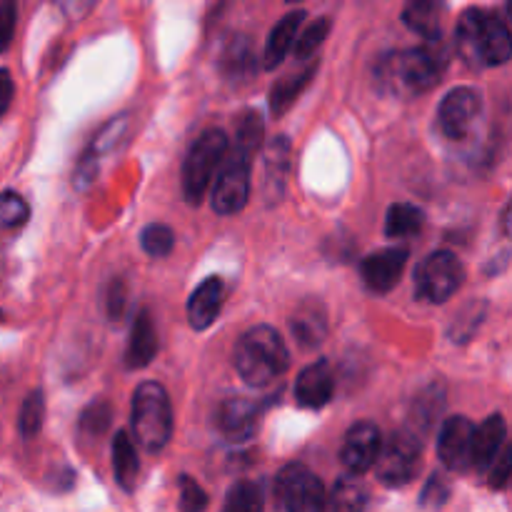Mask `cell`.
I'll use <instances>...</instances> for the list:
<instances>
[{
	"instance_id": "cell-1",
	"label": "cell",
	"mask_w": 512,
	"mask_h": 512,
	"mask_svg": "<svg viewBox=\"0 0 512 512\" xmlns=\"http://www.w3.org/2000/svg\"><path fill=\"white\" fill-rule=\"evenodd\" d=\"M448 55L440 38L425 40V45L410 50H395L383 55L375 68V80L380 88L398 98L428 93L443 78Z\"/></svg>"
},
{
	"instance_id": "cell-2",
	"label": "cell",
	"mask_w": 512,
	"mask_h": 512,
	"mask_svg": "<svg viewBox=\"0 0 512 512\" xmlns=\"http://www.w3.org/2000/svg\"><path fill=\"white\" fill-rule=\"evenodd\" d=\"M455 45L470 68H495L512 58V33L500 15L470 8L455 25Z\"/></svg>"
},
{
	"instance_id": "cell-3",
	"label": "cell",
	"mask_w": 512,
	"mask_h": 512,
	"mask_svg": "<svg viewBox=\"0 0 512 512\" xmlns=\"http://www.w3.org/2000/svg\"><path fill=\"white\" fill-rule=\"evenodd\" d=\"M233 360L238 375L250 388H265L283 378L290 365V353L278 330L270 325H255L240 335Z\"/></svg>"
},
{
	"instance_id": "cell-4",
	"label": "cell",
	"mask_w": 512,
	"mask_h": 512,
	"mask_svg": "<svg viewBox=\"0 0 512 512\" xmlns=\"http://www.w3.org/2000/svg\"><path fill=\"white\" fill-rule=\"evenodd\" d=\"M130 425L138 445L148 453H160L173 438V405L163 385L140 383L133 393Z\"/></svg>"
},
{
	"instance_id": "cell-5",
	"label": "cell",
	"mask_w": 512,
	"mask_h": 512,
	"mask_svg": "<svg viewBox=\"0 0 512 512\" xmlns=\"http://www.w3.org/2000/svg\"><path fill=\"white\" fill-rule=\"evenodd\" d=\"M230 153V140L223 130L210 128L200 135L190 148L183 165V195L190 205H198L203 200L205 190L215 180V173L223 168L225 158Z\"/></svg>"
},
{
	"instance_id": "cell-6",
	"label": "cell",
	"mask_w": 512,
	"mask_h": 512,
	"mask_svg": "<svg viewBox=\"0 0 512 512\" xmlns=\"http://www.w3.org/2000/svg\"><path fill=\"white\" fill-rule=\"evenodd\" d=\"M275 500L280 512H325L328 495L323 480L305 465H285L275 478Z\"/></svg>"
},
{
	"instance_id": "cell-7",
	"label": "cell",
	"mask_w": 512,
	"mask_h": 512,
	"mask_svg": "<svg viewBox=\"0 0 512 512\" xmlns=\"http://www.w3.org/2000/svg\"><path fill=\"white\" fill-rule=\"evenodd\" d=\"M465 280V268L450 250L430 253L415 270V295L430 305L445 303L458 293Z\"/></svg>"
},
{
	"instance_id": "cell-8",
	"label": "cell",
	"mask_w": 512,
	"mask_h": 512,
	"mask_svg": "<svg viewBox=\"0 0 512 512\" xmlns=\"http://www.w3.org/2000/svg\"><path fill=\"white\" fill-rule=\"evenodd\" d=\"M420 468V440L408 430H398L383 440V450L375 463L378 480L388 488H403L413 483Z\"/></svg>"
},
{
	"instance_id": "cell-9",
	"label": "cell",
	"mask_w": 512,
	"mask_h": 512,
	"mask_svg": "<svg viewBox=\"0 0 512 512\" xmlns=\"http://www.w3.org/2000/svg\"><path fill=\"white\" fill-rule=\"evenodd\" d=\"M250 163L253 160L230 148L213 185V210L218 215H235L245 208L250 195Z\"/></svg>"
},
{
	"instance_id": "cell-10",
	"label": "cell",
	"mask_w": 512,
	"mask_h": 512,
	"mask_svg": "<svg viewBox=\"0 0 512 512\" xmlns=\"http://www.w3.org/2000/svg\"><path fill=\"white\" fill-rule=\"evenodd\" d=\"M480 95L473 88H455L443 98L438 110L440 130L448 135L450 140H463L473 133L475 123L480 118Z\"/></svg>"
},
{
	"instance_id": "cell-11",
	"label": "cell",
	"mask_w": 512,
	"mask_h": 512,
	"mask_svg": "<svg viewBox=\"0 0 512 512\" xmlns=\"http://www.w3.org/2000/svg\"><path fill=\"white\" fill-rule=\"evenodd\" d=\"M475 425L463 415H453L443 423L438 433V458L443 465L455 473L473 468V445H475Z\"/></svg>"
},
{
	"instance_id": "cell-12",
	"label": "cell",
	"mask_w": 512,
	"mask_h": 512,
	"mask_svg": "<svg viewBox=\"0 0 512 512\" xmlns=\"http://www.w3.org/2000/svg\"><path fill=\"white\" fill-rule=\"evenodd\" d=\"M380 450H383V438H380L378 425L363 420V423H355L348 430V435H345L343 448H340V460L358 478V475L375 468Z\"/></svg>"
},
{
	"instance_id": "cell-13",
	"label": "cell",
	"mask_w": 512,
	"mask_h": 512,
	"mask_svg": "<svg viewBox=\"0 0 512 512\" xmlns=\"http://www.w3.org/2000/svg\"><path fill=\"white\" fill-rule=\"evenodd\" d=\"M408 258V248L378 250L360 263V275L373 293H390L403 278Z\"/></svg>"
},
{
	"instance_id": "cell-14",
	"label": "cell",
	"mask_w": 512,
	"mask_h": 512,
	"mask_svg": "<svg viewBox=\"0 0 512 512\" xmlns=\"http://www.w3.org/2000/svg\"><path fill=\"white\" fill-rule=\"evenodd\" d=\"M335 373L328 360L308 365L295 383V400L305 410H320L333 400Z\"/></svg>"
},
{
	"instance_id": "cell-15",
	"label": "cell",
	"mask_w": 512,
	"mask_h": 512,
	"mask_svg": "<svg viewBox=\"0 0 512 512\" xmlns=\"http://www.w3.org/2000/svg\"><path fill=\"white\" fill-rule=\"evenodd\" d=\"M255 420H258V408L245 398H230L215 410V425L230 443H245L253 438Z\"/></svg>"
},
{
	"instance_id": "cell-16",
	"label": "cell",
	"mask_w": 512,
	"mask_h": 512,
	"mask_svg": "<svg viewBox=\"0 0 512 512\" xmlns=\"http://www.w3.org/2000/svg\"><path fill=\"white\" fill-rule=\"evenodd\" d=\"M223 280L208 278L193 290L188 300V320L195 330H208L223 310Z\"/></svg>"
},
{
	"instance_id": "cell-17",
	"label": "cell",
	"mask_w": 512,
	"mask_h": 512,
	"mask_svg": "<svg viewBox=\"0 0 512 512\" xmlns=\"http://www.w3.org/2000/svg\"><path fill=\"white\" fill-rule=\"evenodd\" d=\"M505 428L503 415H490L478 430H475V445H473V468L480 473H488L493 468V463L498 460V455L505 448Z\"/></svg>"
},
{
	"instance_id": "cell-18",
	"label": "cell",
	"mask_w": 512,
	"mask_h": 512,
	"mask_svg": "<svg viewBox=\"0 0 512 512\" xmlns=\"http://www.w3.org/2000/svg\"><path fill=\"white\" fill-rule=\"evenodd\" d=\"M290 333L303 345L305 350H313L325 343L328 335V315L320 303H305L290 318Z\"/></svg>"
},
{
	"instance_id": "cell-19",
	"label": "cell",
	"mask_w": 512,
	"mask_h": 512,
	"mask_svg": "<svg viewBox=\"0 0 512 512\" xmlns=\"http://www.w3.org/2000/svg\"><path fill=\"white\" fill-rule=\"evenodd\" d=\"M303 20H305V10H293V13H288L285 18H280L278 25L270 30V38L268 43H265V55H263L265 70H273L283 63L285 55L290 53V48L298 43Z\"/></svg>"
},
{
	"instance_id": "cell-20",
	"label": "cell",
	"mask_w": 512,
	"mask_h": 512,
	"mask_svg": "<svg viewBox=\"0 0 512 512\" xmlns=\"http://www.w3.org/2000/svg\"><path fill=\"white\" fill-rule=\"evenodd\" d=\"M290 168V143L288 138H275L265 150V168H263V193L270 203L283 198L285 178Z\"/></svg>"
},
{
	"instance_id": "cell-21",
	"label": "cell",
	"mask_w": 512,
	"mask_h": 512,
	"mask_svg": "<svg viewBox=\"0 0 512 512\" xmlns=\"http://www.w3.org/2000/svg\"><path fill=\"white\" fill-rule=\"evenodd\" d=\"M158 353V335H155L153 320H150L148 310H140L138 318H135L133 330H130L128 350H125V363L128 368H145L150 365V360Z\"/></svg>"
},
{
	"instance_id": "cell-22",
	"label": "cell",
	"mask_w": 512,
	"mask_h": 512,
	"mask_svg": "<svg viewBox=\"0 0 512 512\" xmlns=\"http://www.w3.org/2000/svg\"><path fill=\"white\" fill-rule=\"evenodd\" d=\"M113 473L120 488H123L125 493H133L135 483H138L140 463L133 440H130V435L125 433V430H120L113 438Z\"/></svg>"
},
{
	"instance_id": "cell-23",
	"label": "cell",
	"mask_w": 512,
	"mask_h": 512,
	"mask_svg": "<svg viewBox=\"0 0 512 512\" xmlns=\"http://www.w3.org/2000/svg\"><path fill=\"white\" fill-rule=\"evenodd\" d=\"M315 70H318V65L310 63L303 73L288 75V78L278 80V83L273 85V90H270V113H273L275 118H278V115H283L285 110H288L290 105L298 100V95L308 88V83H310V78L315 75Z\"/></svg>"
},
{
	"instance_id": "cell-24",
	"label": "cell",
	"mask_w": 512,
	"mask_h": 512,
	"mask_svg": "<svg viewBox=\"0 0 512 512\" xmlns=\"http://www.w3.org/2000/svg\"><path fill=\"white\" fill-rule=\"evenodd\" d=\"M425 215L418 205L413 203H395L390 205L388 215H385V235L388 238H410L423 230Z\"/></svg>"
},
{
	"instance_id": "cell-25",
	"label": "cell",
	"mask_w": 512,
	"mask_h": 512,
	"mask_svg": "<svg viewBox=\"0 0 512 512\" xmlns=\"http://www.w3.org/2000/svg\"><path fill=\"white\" fill-rule=\"evenodd\" d=\"M440 5L430 0H415L403 10V20L410 30L423 35L425 40L440 38Z\"/></svg>"
},
{
	"instance_id": "cell-26",
	"label": "cell",
	"mask_w": 512,
	"mask_h": 512,
	"mask_svg": "<svg viewBox=\"0 0 512 512\" xmlns=\"http://www.w3.org/2000/svg\"><path fill=\"white\" fill-rule=\"evenodd\" d=\"M368 488L360 478L348 475L335 483L333 495H330V510L333 512H365L368 508Z\"/></svg>"
},
{
	"instance_id": "cell-27",
	"label": "cell",
	"mask_w": 512,
	"mask_h": 512,
	"mask_svg": "<svg viewBox=\"0 0 512 512\" xmlns=\"http://www.w3.org/2000/svg\"><path fill=\"white\" fill-rule=\"evenodd\" d=\"M263 138H265L263 118H260L255 110H245L243 118H240L238 123V135H235L233 150H238L240 155L253 160L255 155H258V150L263 148Z\"/></svg>"
},
{
	"instance_id": "cell-28",
	"label": "cell",
	"mask_w": 512,
	"mask_h": 512,
	"mask_svg": "<svg viewBox=\"0 0 512 512\" xmlns=\"http://www.w3.org/2000/svg\"><path fill=\"white\" fill-rule=\"evenodd\" d=\"M263 508V490L255 483H250V480H238L228 490L223 503V512H263Z\"/></svg>"
},
{
	"instance_id": "cell-29",
	"label": "cell",
	"mask_w": 512,
	"mask_h": 512,
	"mask_svg": "<svg viewBox=\"0 0 512 512\" xmlns=\"http://www.w3.org/2000/svg\"><path fill=\"white\" fill-rule=\"evenodd\" d=\"M223 68L225 73L233 78H245L255 70V55L250 48L248 38H233L223 53Z\"/></svg>"
},
{
	"instance_id": "cell-30",
	"label": "cell",
	"mask_w": 512,
	"mask_h": 512,
	"mask_svg": "<svg viewBox=\"0 0 512 512\" xmlns=\"http://www.w3.org/2000/svg\"><path fill=\"white\" fill-rule=\"evenodd\" d=\"M43 420H45V398L40 390H33V393L23 400V408H20V418H18L20 435H23L25 440H33L35 435L43 430Z\"/></svg>"
},
{
	"instance_id": "cell-31",
	"label": "cell",
	"mask_w": 512,
	"mask_h": 512,
	"mask_svg": "<svg viewBox=\"0 0 512 512\" xmlns=\"http://www.w3.org/2000/svg\"><path fill=\"white\" fill-rule=\"evenodd\" d=\"M140 245H143V250L150 258H165V255L173 253L175 248L173 228L163 223L148 225V228H143V233H140Z\"/></svg>"
},
{
	"instance_id": "cell-32",
	"label": "cell",
	"mask_w": 512,
	"mask_h": 512,
	"mask_svg": "<svg viewBox=\"0 0 512 512\" xmlns=\"http://www.w3.org/2000/svg\"><path fill=\"white\" fill-rule=\"evenodd\" d=\"M330 18H318L315 23H310L303 33L298 35V43H295V58L308 60L315 50L323 45V40L328 38L330 33Z\"/></svg>"
},
{
	"instance_id": "cell-33",
	"label": "cell",
	"mask_w": 512,
	"mask_h": 512,
	"mask_svg": "<svg viewBox=\"0 0 512 512\" xmlns=\"http://www.w3.org/2000/svg\"><path fill=\"white\" fill-rule=\"evenodd\" d=\"M30 208L23 200V195L5 190L0 193V228H20L28 220Z\"/></svg>"
},
{
	"instance_id": "cell-34",
	"label": "cell",
	"mask_w": 512,
	"mask_h": 512,
	"mask_svg": "<svg viewBox=\"0 0 512 512\" xmlns=\"http://www.w3.org/2000/svg\"><path fill=\"white\" fill-rule=\"evenodd\" d=\"M180 512H205L208 510V493L190 475H180Z\"/></svg>"
},
{
	"instance_id": "cell-35",
	"label": "cell",
	"mask_w": 512,
	"mask_h": 512,
	"mask_svg": "<svg viewBox=\"0 0 512 512\" xmlns=\"http://www.w3.org/2000/svg\"><path fill=\"white\" fill-rule=\"evenodd\" d=\"M108 425H110L108 403H93L90 408H85L83 418H80V430H83L85 435H103Z\"/></svg>"
},
{
	"instance_id": "cell-36",
	"label": "cell",
	"mask_w": 512,
	"mask_h": 512,
	"mask_svg": "<svg viewBox=\"0 0 512 512\" xmlns=\"http://www.w3.org/2000/svg\"><path fill=\"white\" fill-rule=\"evenodd\" d=\"M512 480V440L505 443L503 453L498 455V460L493 463V468L488 470V483L490 488H505Z\"/></svg>"
},
{
	"instance_id": "cell-37",
	"label": "cell",
	"mask_w": 512,
	"mask_h": 512,
	"mask_svg": "<svg viewBox=\"0 0 512 512\" xmlns=\"http://www.w3.org/2000/svg\"><path fill=\"white\" fill-rule=\"evenodd\" d=\"M448 498H450V485L445 483V478H440V475H433V478L425 483L420 503H423L425 508H443V505L448 503Z\"/></svg>"
},
{
	"instance_id": "cell-38",
	"label": "cell",
	"mask_w": 512,
	"mask_h": 512,
	"mask_svg": "<svg viewBox=\"0 0 512 512\" xmlns=\"http://www.w3.org/2000/svg\"><path fill=\"white\" fill-rule=\"evenodd\" d=\"M15 5L13 3H0V53L8 50L10 40L15 33Z\"/></svg>"
},
{
	"instance_id": "cell-39",
	"label": "cell",
	"mask_w": 512,
	"mask_h": 512,
	"mask_svg": "<svg viewBox=\"0 0 512 512\" xmlns=\"http://www.w3.org/2000/svg\"><path fill=\"white\" fill-rule=\"evenodd\" d=\"M125 303H128V290H125V283H123V280H113V285H110V290H108V313H110V318H113V320L123 318Z\"/></svg>"
},
{
	"instance_id": "cell-40",
	"label": "cell",
	"mask_w": 512,
	"mask_h": 512,
	"mask_svg": "<svg viewBox=\"0 0 512 512\" xmlns=\"http://www.w3.org/2000/svg\"><path fill=\"white\" fill-rule=\"evenodd\" d=\"M13 95H15V85L13 78L5 68H0V118L10 110V103H13Z\"/></svg>"
},
{
	"instance_id": "cell-41",
	"label": "cell",
	"mask_w": 512,
	"mask_h": 512,
	"mask_svg": "<svg viewBox=\"0 0 512 512\" xmlns=\"http://www.w3.org/2000/svg\"><path fill=\"white\" fill-rule=\"evenodd\" d=\"M503 233L512 240V200H510V205L505 208V213H503Z\"/></svg>"
},
{
	"instance_id": "cell-42",
	"label": "cell",
	"mask_w": 512,
	"mask_h": 512,
	"mask_svg": "<svg viewBox=\"0 0 512 512\" xmlns=\"http://www.w3.org/2000/svg\"><path fill=\"white\" fill-rule=\"evenodd\" d=\"M508 15H510V20H512V3H508Z\"/></svg>"
},
{
	"instance_id": "cell-43",
	"label": "cell",
	"mask_w": 512,
	"mask_h": 512,
	"mask_svg": "<svg viewBox=\"0 0 512 512\" xmlns=\"http://www.w3.org/2000/svg\"><path fill=\"white\" fill-rule=\"evenodd\" d=\"M0 315H3V313H0Z\"/></svg>"
}]
</instances>
